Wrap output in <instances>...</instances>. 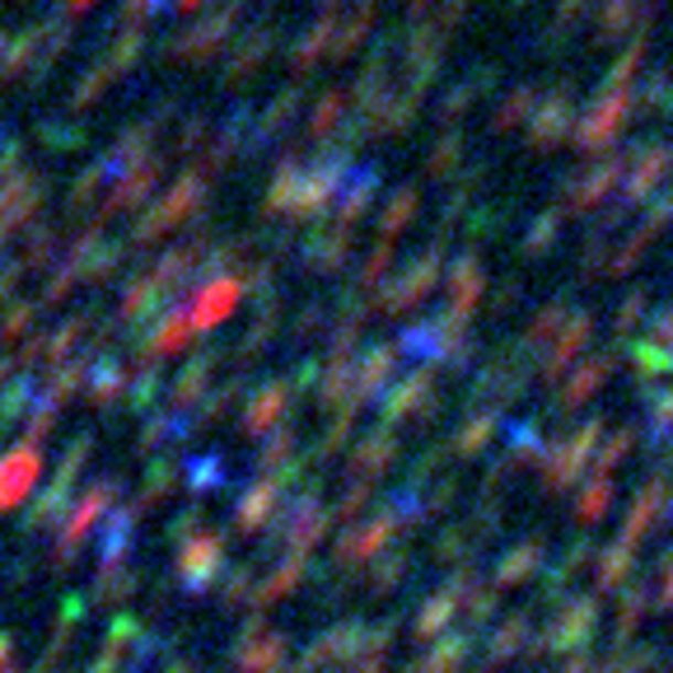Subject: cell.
<instances>
[{"instance_id": "1", "label": "cell", "mask_w": 673, "mask_h": 673, "mask_svg": "<svg viewBox=\"0 0 673 673\" xmlns=\"http://www.w3.org/2000/svg\"><path fill=\"white\" fill-rule=\"evenodd\" d=\"M627 122H637V117H631V94H599L570 136H576V150L594 154V150H612V141H618V131Z\"/></svg>"}, {"instance_id": "2", "label": "cell", "mask_w": 673, "mask_h": 673, "mask_svg": "<svg viewBox=\"0 0 673 673\" xmlns=\"http://www.w3.org/2000/svg\"><path fill=\"white\" fill-rule=\"evenodd\" d=\"M622 169H627V150H612V154H603L594 169H585V173H570V178H562V215L566 211H585V206H594V202H603V196L618 188V178H622Z\"/></svg>"}, {"instance_id": "3", "label": "cell", "mask_w": 673, "mask_h": 673, "mask_svg": "<svg viewBox=\"0 0 673 673\" xmlns=\"http://www.w3.org/2000/svg\"><path fill=\"white\" fill-rule=\"evenodd\" d=\"M627 164H631V178H627V188H622V211L637 206V202H645V196L660 188V178L673 169V150L664 141L631 146L627 150Z\"/></svg>"}, {"instance_id": "4", "label": "cell", "mask_w": 673, "mask_h": 673, "mask_svg": "<svg viewBox=\"0 0 673 673\" xmlns=\"http://www.w3.org/2000/svg\"><path fill=\"white\" fill-rule=\"evenodd\" d=\"M528 117H533V122H528V150L547 154L570 131V117H576V94H570V85H557V94H552L547 104L538 113H528Z\"/></svg>"}, {"instance_id": "5", "label": "cell", "mask_w": 673, "mask_h": 673, "mask_svg": "<svg viewBox=\"0 0 673 673\" xmlns=\"http://www.w3.org/2000/svg\"><path fill=\"white\" fill-rule=\"evenodd\" d=\"M673 113V71H650L645 85L631 94V117H669Z\"/></svg>"}, {"instance_id": "6", "label": "cell", "mask_w": 673, "mask_h": 673, "mask_svg": "<svg viewBox=\"0 0 673 673\" xmlns=\"http://www.w3.org/2000/svg\"><path fill=\"white\" fill-rule=\"evenodd\" d=\"M637 6L641 0H599V43H618L627 29H637Z\"/></svg>"}, {"instance_id": "7", "label": "cell", "mask_w": 673, "mask_h": 673, "mask_svg": "<svg viewBox=\"0 0 673 673\" xmlns=\"http://www.w3.org/2000/svg\"><path fill=\"white\" fill-rule=\"evenodd\" d=\"M533 104H538V94H533L528 85H520L514 94H505V104L496 108V117H491V131H510V127H520L524 117L533 113Z\"/></svg>"}, {"instance_id": "8", "label": "cell", "mask_w": 673, "mask_h": 673, "mask_svg": "<svg viewBox=\"0 0 673 673\" xmlns=\"http://www.w3.org/2000/svg\"><path fill=\"white\" fill-rule=\"evenodd\" d=\"M557 229H562V211L538 215V221H533V229H528V239H524V248H528V253L552 248V239H557Z\"/></svg>"}, {"instance_id": "9", "label": "cell", "mask_w": 673, "mask_h": 673, "mask_svg": "<svg viewBox=\"0 0 673 673\" xmlns=\"http://www.w3.org/2000/svg\"><path fill=\"white\" fill-rule=\"evenodd\" d=\"M472 98H478V85H472V81H468V85H453V89L440 98V117H445V122H453V117H463Z\"/></svg>"}, {"instance_id": "10", "label": "cell", "mask_w": 673, "mask_h": 673, "mask_svg": "<svg viewBox=\"0 0 673 673\" xmlns=\"http://www.w3.org/2000/svg\"><path fill=\"white\" fill-rule=\"evenodd\" d=\"M459 150H463V136H449V141H440L430 150V173H449L453 160H459Z\"/></svg>"}, {"instance_id": "11", "label": "cell", "mask_w": 673, "mask_h": 673, "mask_svg": "<svg viewBox=\"0 0 673 673\" xmlns=\"http://www.w3.org/2000/svg\"><path fill=\"white\" fill-rule=\"evenodd\" d=\"M407 211H417V192H412V188L398 196V202H393V211H388V229H398V225L407 221Z\"/></svg>"}, {"instance_id": "12", "label": "cell", "mask_w": 673, "mask_h": 673, "mask_svg": "<svg viewBox=\"0 0 673 673\" xmlns=\"http://www.w3.org/2000/svg\"><path fill=\"white\" fill-rule=\"evenodd\" d=\"M589 10V0H557V24L562 29H570V24H576V19Z\"/></svg>"}, {"instance_id": "13", "label": "cell", "mask_w": 673, "mask_h": 673, "mask_svg": "<svg viewBox=\"0 0 673 673\" xmlns=\"http://www.w3.org/2000/svg\"><path fill=\"white\" fill-rule=\"evenodd\" d=\"M463 10H468V0H445V6H440V29L459 24V19H463Z\"/></svg>"}, {"instance_id": "14", "label": "cell", "mask_w": 673, "mask_h": 673, "mask_svg": "<svg viewBox=\"0 0 673 673\" xmlns=\"http://www.w3.org/2000/svg\"><path fill=\"white\" fill-rule=\"evenodd\" d=\"M510 6H528V0H510Z\"/></svg>"}, {"instance_id": "15", "label": "cell", "mask_w": 673, "mask_h": 673, "mask_svg": "<svg viewBox=\"0 0 673 673\" xmlns=\"http://www.w3.org/2000/svg\"><path fill=\"white\" fill-rule=\"evenodd\" d=\"M412 6H426V0H412Z\"/></svg>"}]
</instances>
